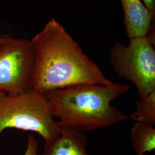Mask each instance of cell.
Here are the masks:
<instances>
[{
  "instance_id": "1",
  "label": "cell",
  "mask_w": 155,
  "mask_h": 155,
  "mask_svg": "<svg viewBox=\"0 0 155 155\" xmlns=\"http://www.w3.org/2000/svg\"><path fill=\"white\" fill-rule=\"evenodd\" d=\"M31 41L35 56L31 79L33 90L44 94L77 84L114 83L55 19L47 22Z\"/></svg>"
},
{
  "instance_id": "2",
  "label": "cell",
  "mask_w": 155,
  "mask_h": 155,
  "mask_svg": "<svg viewBox=\"0 0 155 155\" xmlns=\"http://www.w3.org/2000/svg\"><path fill=\"white\" fill-rule=\"evenodd\" d=\"M129 89L128 85L121 83L81 84L51 90L44 95L61 130L75 129L87 132L109 127L127 119L111 102Z\"/></svg>"
},
{
  "instance_id": "3",
  "label": "cell",
  "mask_w": 155,
  "mask_h": 155,
  "mask_svg": "<svg viewBox=\"0 0 155 155\" xmlns=\"http://www.w3.org/2000/svg\"><path fill=\"white\" fill-rule=\"evenodd\" d=\"M7 128L36 132L45 141L58 138L61 133L48 101L33 89L19 94H0V135Z\"/></svg>"
},
{
  "instance_id": "4",
  "label": "cell",
  "mask_w": 155,
  "mask_h": 155,
  "mask_svg": "<svg viewBox=\"0 0 155 155\" xmlns=\"http://www.w3.org/2000/svg\"><path fill=\"white\" fill-rule=\"evenodd\" d=\"M129 39L127 46L118 42L111 48V65L133 83L142 99L155 90V45L147 36Z\"/></svg>"
},
{
  "instance_id": "5",
  "label": "cell",
  "mask_w": 155,
  "mask_h": 155,
  "mask_svg": "<svg viewBox=\"0 0 155 155\" xmlns=\"http://www.w3.org/2000/svg\"><path fill=\"white\" fill-rule=\"evenodd\" d=\"M0 51V91L7 94L25 92L31 87L35 52L31 41L5 35Z\"/></svg>"
},
{
  "instance_id": "6",
  "label": "cell",
  "mask_w": 155,
  "mask_h": 155,
  "mask_svg": "<svg viewBox=\"0 0 155 155\" xmlns=\"http://www.w3.org/2000/svg\"><path fill=\"white\" fill-rule=\"evenodd\" d=\"M124 21L129 39L146 36L154 29L155 12L148 9L140 0H120Z\"/></svg>"
},
{
  "instance_id": "7",
  "label": "cell",
  "mask_w": 155,
  "mask_h": 155,
  "mask_svg": "<svg viewBox=\"0 0 155 155\" xmlns=\"http://www.w3.org/2000/svg\"><path fill=\"white\" fill-rule=\"evenodd\" d=\"M87 145L84 132L75 129H63L58 138L45 141L43 152L38 155H90Z\"/></svg>"
},
{
  "instance_id": "8",
  "label": "cell",
  "mask_w": 155,
  "mask_h": 155,
  "mask_svg": "<svg viewBox=\"0 0 155 155\" xmlns=\"http://www.w3.org/2000/svg\"><path fill=\"white\" fill-rule=\"evenodd\" d=\"M132 143L136 155H144L155 149L154 125L145 122H136L130 131Z\"/></svg>"
},
{
  "instance_id": "9",
  "label": "cell",
  "mask_w": 155,
  "mask_h": 155,
  "mask_svg": "<svg viewBox=\"0 0 155 155\" xmlns=\"http://www.w3.org/2000/svg\"><path fill=\"white\" fill-rule=\"evenodd\" d=\"M136 110L130 115V118L136 122H145L155 125V90L147 97L137 101Z\"/></svg>"
},
{
  "instance_id": "10",
  "label": "cell",
  "mask_w": 155,
  "mask_h": 155,
  "mask_svg": "<svg viewBox=\"0 0 155 155\" xmlns=\"http://www.w3.org/2000/svg\"><path fill=\"white\" fill-rule=\"evenodd\" d=\"M39 143L33 134L28 136L27 150L24 155H38Z\"/></svg>"
},
{
  "instance_id": "11",
  "label": "cell",
  "mask_w": 155,
  "mask_h": 155,
  "mask_svg": "<svg viewBox=\"0 0 155 155\" xmlns=\"http://www.w3.org/2000/svg\"><path fill=\"white\" fill-rule=\"evenodd\" d=\"M144 5L152 11L155 12V0H143Z\"/></svg>"
},
{
  "instance_id": "12",
  "label": "cell",
  "mask_w": 155,
  "mask_h": 155,
  "mask_svg": "<svg viewBox=\"0 0 155 155\" xmlns=\"http://www.w3.org/2000/svg\"><path fill=\"white\" fill-rule=\"evenodd\" d=\"M5 43V35H3L1 37H0V45H4Z\"/></svg>"
},
{
  "instance_id": "13",
  "label": "cell",
  "mask_w": 155,
  "mask_h": 155,
  "mask_svg": "<svg viewBox=\"0 0 155 155\" xmlns=\"http://www.w3.org/2000/svg\"><path fill=\"white\" fill-rule=\"evenodd\" d=\"M1 48H2V45H0V51L1 50Z\"/></svg>"
},
{
  "instance_id": "14",
  "label": "cell",
  "mask_w": 155,
  "mask_h": 155,
  "mask_svg": "<svg viewBox=\"0 0 155 155\" xmlns=\"http://www.w3.org/2000/svg\"><path fill=\"white\" fill-rule=\"evenodd\" d=\"M2 93H3V92H2V91H0V94H2Z\"/></svg>"
}]
</instances>
